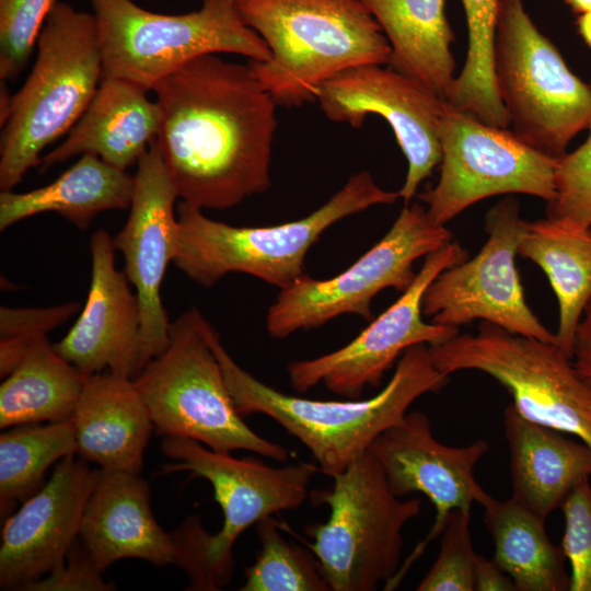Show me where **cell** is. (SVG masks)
Segmentation results:
<instances>
[{
  "label": "cell",
  "mask_w": 591,
  "mask_h": 591,
  "mask_svg": "<svg viewBox=\"0 0 591 591\" xmlns=\"http://www.w3.org/2000/svg\"><path fill=\"white\" fill-rule=\"evenodd\" d=\"M256 532L260 549L241 591H331L315 556L286 540L273 515L258 521Z\"/></svg>",
  "instance_id": "1f68e13d"
},
{
  "label": "cell",
  "mask_w": 591,
  "mask_h": 591,
  "mask_svg": "<svg viewBox=\"0 0 591 591\" xmlns=\"http://www.w3.org/2000/svg\"><path fill=\"white\" fill-rule=\"evenodd\" d=\"M96 19L102 79L117 78L146 90L189 61L237 54L266 61L270 51L242 20L236 0H202L198 10L163 14L132 0H90Z\"/></svg>",
  "instance_id": "9c48e42d"
},
{
  "label": "cell",
  "mask_w": 591,
  "mask_h": 591,
  "mask_svg": "<svg viewBox=\"0 0 591 591\" xmlns=\"http://www.w3.org/2000/svg\"><path fill=\"white\" fill-rule=\"evenodd\" d=\"M269 48L247 63L277 105L315 102L320 86L361 65H389L391 46L360 0H236Z\"/></svg>",
  "instance_id": "3957f363"
},
{
  "label": "cell",
  "mask_w": 591,
  "mask_h": 591,
  "mask_svg": "<svg viewBox=\"0 0 591 591\" xmlns=\"http://www.w3.org/2000/svg\"><path fill=\"white\" fill-rule=\"evenodd\" d=\"M92 270L80 316L55 350L86 375L135 379L142 370L141 311L126 274L115 267L113 237L97 230L90 242Z\"/></svg>",
  "instance_id": "ffe728a7"
},
{
  "label": "cell",
  "mask_w": 591,
  "mask_h": 591,
  "mask_svg": "<svg viewBox=\"0 0 591 591\" xmlns=\"http://www.w3.org/2000/svg\"><path fill=\"white\" fill-rule=\"evenodd\" d=\"M517 253L546 275L558 303L556 344L573 358L577 328L591 301L590 228L568 219H521Z\"/></svg>",
  "instance_id": "d4e9b609"
},
{
  "label": "cell",
  "mask_w": 591,
  "mask_h": 591,
  "mask_svg": "<svg viewBox=\"0 0 591 591\" xmlns=\"http://www.w3.org/2000/svg\"><path fill=\"white\" fill-rule=\"evenodd\" d=\"M475 591H517L512 579L494 559L477 555Z\"/></svg>",
  "instance_id": "f35d334b"
},
{
  "label": "cell",
  "mask_w": 591,
  "mask_h": 591,
  "mask_svg": "<svg viewBox=\"0 0 591 591\" xmlns=\"http://www.w3.org/2000/svg\"><path fill=\"white\" fill-rule=\"evenodd\" d=\"M453 241L420 204L405 205L386 234L341 274L329 279L306 275L280 289L269 306L266 328L274 338L316 328L341 314L373 320L371 301L382 290L405 291L414 263Z\"/></svg>",
  "instance_id": "7c38bea8"
},
{
  "label": "cell",
  "mask_w": 591,
  "mask_h": 591,
  "mask_svg": "<svg viewBox=\"0 0 591 591\" xmlns=\"http://www.w3.org/2000/svg\"><path fill=\"white\" fill-rule=\"evenodd\" d=\"M208 337L237 412L275 420L308 448L320 472L329 477L344 472L382 432L398 424L417 398L449 383L450 375L434 366L428 345L419 344L405 350L391 380L374 396L310 399L282 393L241 368L212 325Z\"/></svg>",
  "instance_id": "7a4b0ae2"
},
{
  "label": "cell",
  "mask_w": 591,
  "mask_h": 591,
  "mask_svg": "<svg viewBox=\"0 0 591 591\" xmlns=\"http://www.w3.org/2000/svg\"><path fill=\"white\" fill-rule=\"evenodd\" d=\"M489 444L479 439L464 447L439 442L432 434L429 417L419 410L408 412L395 426L382 432L369 451L382 466L392 491L398 497L413 493L425 495L436 509L427 535L414 547L384 590L395 589L427 546L441 535L450 513L472 510L491 497L474 475L478 461Z\"/></svg>",
  "instance_id": "e0dca14e"
},
{
  "label": "cell",
  "mask_w": 591,
  "mask_h": 591,
  "mask_svg": "<svg viewBox=\"0 0 591 591\" xmlns=\"http://www.w3.org/2000/svg\"><path fill=\"white\" fill-rule=\"evenodd\" d=\"M428 347L442 373L483 372L509 392L522 417L591 448V379L556 343L482 322L475 334L459 333Z\"/></svg>",
  "instance_id": "8fae6325"
},
{
  "label": "cell",
  "mask_w": 591,
  "mask_h": 591,
  "mask_svg": "<svg viewBox=\"0 0 591 591\" xmlns=\"http://www.w3.org/2000/svg\"><path fill=\"white\" fill-rule=\"evenodd\" d=\"M130 212L113 237L124 256L126 274L135 287L141 311L142 369L169 344L171 323L161 299L166 267L173 262L178 198L155 140L137 163Z\"/></svg>",
  "instance_id": "ac0fdd59"
},
{
  "label": "cell",
  "mask_w": 591,
  "mask_h": 591,
  "mask_svg": "<svg viewBox=\"0 0 591 591\" xmlns=\"http://www.w3.org/2000/svg\"><path fill=\"white\" fill-rule=\"evenodd\" d=\"M438 136L439 181L418 195L433 222L445 225L496 195L526 194L546 202L554 198L557 159L525 144L508 128L487 125L445 101Z\"/></svg>",
  "instance_id": "4fadbf2b"
},
{
  "label": "cell",
  "mask_w": 591,
  "mask_h": 591,
  "mask_svg": "<svg viewBox=\"0 0 591 591\" xmlns=\"http://www.w3.org/2000/svg\"><path fill=\"white\" fill-rule=\"evenodd\" d=\"M94 474L82 457H63L49 480L5 520L0 546L1 589L22 590L62 564L79 537Z\"/></svg>",
  "instance_id": "d6986e66"
},
{
  "label": "cell",
  "mask_w": 591,
  "mask_h": 591,
  "mask_svg": "<svg viewBox=\"0 0 591 591\" xmlns=\"http://www.w3.org/2000/svg\"><path fill=\"white\" fill-rule=\"evenodd\" d=\"M398 198V192L381 188L369 172L361 171L312 213L276 225H231L181 201L173 263L189 279L207 288L230 273H243L283 289L305 275V256L328 228L372 206L394 204Z\"/></svg>",
  "instance_id": "5b68a950"
},
{
  "label": "cell",
  "mask_w": 591,
  "mask_h": 591,
  "mask_svg": "<svg viewBox=\"0 0 591 591\" xmlns=\"http://www.w3.org/2000/svg\"><path fill=\"white\" fill-rule=\"evenodd\" d=\"M57 0H0V78L14 79L25 67Z\"/></svg>",
  "instance_id": "836d02e7"
},
{
  "label": "cell",
  "mask_w": 591,
  "mask_h": 591,
  "mask_svg": "<svg viewBox=\"0 0 591 591\" xmlns=\"http://www.w3.org/2000/svg\"><path fill=\"white\" fill-rule=\"evenodd\" d=\"M85 548L76 540L62 564L47 577L27 583V591H108L114 586L104 580Z\"/></svg>",
  "instance_id": "8d00e7d4"
},
{
  "label": "cell",
  "mask_w": 591,
  "mask_h": 591,
  "mask_svg": "<svg viewBox=\"0 0 591 591\" xmlns=\"http://www.w3.org/2000/svg\"><path fill=\"white\" fill-rule=\"evenodd\" d=\"M484 523L495 545L494 560L512 579L517 591L568 590L561 547L545 530V519L512 497L493 496L483 506Z\"/></svg>",
  "instance_id": "f1b7e54d"
},
{
  "label": "cell",
  "mask_w": 591,
  "mask_h": 591,
  "mask_svg": "<svg viewBox=\"0 0 591 591\" xmlns=\"http://www.w3.org/2000/svg\"><path fill=\"white\" fill-rule=\"evenodd\" d=\"M89 376L38 337L0 385V428L71 418Z\"/></svg>",
  "instance_id": "83f0119b"
},
{
  "label": "cell",
  "mask_w": 591,
  "mask_h": 591,
  "mask_svg": "<svg viewBox=\"0 0 591 591\" xmlns=\"http://www.w3.org/2000/svg\"><path fill=\"white\" fill-rule=\"evenodd\" d=\"M391 46L389 66L407 74L442 99L455 79L451 46L454 33L444 0H360Z\"/></svg>",
  "instance_id": "484cf974"
},
{
  "label": "cell",
  "mask_w": 591,
  "mask_h": 591,
  "mask_svg": "<svg viewBox=\"0 0 591 591\" xmlns=\"http://www.w3.org/2000/svg\"><path fill=\"white\" fill-rule=\"evenodd\" d=\"M77 454L101 468L139 474L153 422L134 380L90 375L71 416Z\"/></svg>",
  "instance_id": "603a6c76"
},
{
  "label": "cell",
  "mask_w": 591,
  "mask_h": 591,
  "mask_svg": "<svg viewBox=\"0 0 591 591\" xmlns=\"http://www.w3.org/2000/svg\"><path fill=\"white\" fill-rule=\"evenodd\" d=\"M152 90L155 142L182 201L223 210L270 187L277 103L248 65L205 55Z\"/></svg>",
  "instance_id": "6da1fadb"
},
{
  "label": "cell",
  "mask_w": 591,
  "mask_h": 591,
  "mask_svg": "<svg viewBox=\"0 0 591 591\" xmlns=\"http://www.w3.org/2000/svg\"><path fill=\"white\" fill-rule=\"evenodd\" d=\"M79 541L101 571L125 558L175 564L172 535L157 522L148 484L136 473L95 468Z\"/></svg>",
  "instance_id": "44dd1931"
},
{
  "label": "cell",
  "mask_w": 591,
  "mask_h": 591,
  "mask_svg": "<svg viewBox=\"0 0 591 591\" xmlns=\"http://www.w3.org/2000/svg\"><path fill=\"white\" fill-rule=\"evenodd\" d=\"M0 434V508L5 515L43 486L47 468L77 454L71 418L46 425L24 424Z\"/></svg>",
  "instance_id": "f546056e"
},
{
  "label": "cell",
  "mask_w": 591,
  "mask_h": 591,
  "mask_svg": "<svg viewBox=\"0 0 591 591\" xmlns=\"http://www.w3.org/2000/svg\"><path fill=\"white\" fill-rule=\"evenodd\" d=\"M577 31L586 45L591 48V13L578 15L576 20Z\"/></svg>",
  "instance_id": "b9f144b4"
},
{
  "label": "cell",
  "mask_w": 591,
  "mask_h": 591,
  "mask_svg": "<svg viewBox=\"0 0 591 591\" xmlns=\"http://www.w3.org/2000/svg\"><path fill=\"white\" fill-rule=\"evenodd\" d=\"M162 453L174 463L164 473L187 471L207 479L223 513L222 528L210 534L197 515L171 532L175 564L189 578V590L218 591L231 581L233 546L237 537L262 519L298 509L306 500L317 464L268 466L253 459H236L189 438L166 436Z\"/></svg>",
  "instance_id": "277c9868"
},
{
  "label": "cell",
  "mask_w": 591,
  "mask_h": 591,
  "mask_svg": "<svg viewBox=\"0 0 591 591\" xmlns=\"http://www.w3.org/2000/svg\"><path fill=\"white\" fill-rule=\"evenodd\" d=\"M573 361L577 368L591 379V301L584 310L577 328L573 345Z\"/></svg>",
  "instance_id": "ab89813d"
},
{
  "label": "cell",
  "mask_w": 591,
  "mask_h": 591,
  "mask_svg": "<svg viewBox=\"0 0 591 591\" xmlns=\"http://www.w3.org/2000/svg\"><path fill=\"white\" fill-rule=\"evenodd\" d=\"M467 24V54L445 99L480 121L509 128L494 77V47L499 0H460Z\"/></svg>",
  "instance_id": "4dcf8cb0"
},
{
  "label": "cell",
  "mask_w": 591,
  "mask_h": 591,
  "mask_svg": "<svg viewBox=\"0 0 591 591\" xmlns=\"http://www.w3.org/2000/svg\"><path fill=\"white\" fill-rule=\"evenodd\" d=\"M210 326L195 308L182 313L171 323L164 351L134 379L155 431L219 452L244 450L286 462L288 450L257 434L235 408L209 343Z\"/></svg>",
  "instance_id": "52a82bcc"
},
{
  "label": "cell",
  "mask_w": 591,
  "mask_h": 591,
  "mask_svg": "<svg viewBox=\"0 0 591 591\" xmlns=\"http://www.w3.org/2000/svg\"><path fill=\"white\" fill-rule=\"evenodd\" d=\"M147 91L128 80L102 79L66 140L42 157L43 169L82 154L96 155L121 170L137 165L160 126L159 106Z\"/></svg>",
  "instance_id": "7402d4cb"
},
{
  "label": "cell",
  "mask_w": 591,
  "mask_h": 591,
  "mask_svg": "<svg viewBox=\"0 0 591 591\" xmlns=\"http://www.w3.org/2000/svg\"><path fill=\"white\" fill-rule=\"evenodd\" d=\"M0 95V125L2 127L9 118L13 96L8 90L4 80H1Z\"/></svg>",
  "instance_id": "60d3db41"
},
{
  "label": "cell",
  "mask_w": 591,
  "mask_h": 591,
  "mask_svg": "<svg viewBox=\"0 0 591 591\" xmlns=\"http://www.w3.org/2000/svg\"><path fill=\"white\" fill-rule=\"evenodd\" d=\"M332 478L329 489L311 493L329 514L305 526L308 545L331 591H374L397 572L403 529L419 515L421 501L396 496L369 450Z\"/></svg>",
  "instance_id": "ba28073f"
},
{
  "label": "cell",
  "mask_w": 591,
  "mask_h": 591,
  "mask_svg": "<svg viewBox=\"0 0 591 591\" xmlns=\"http://www.w3.org/2000/svg\"><path fill=\"white\" fill-rule=\"evenodd\" d=\"M135 177L96 155L80 159L50 184L25 193L1 190L0 230L43 212H56L79 229L106 210L130 207Z\"/></svg>",
  "instance_id": "4316f807"
},
{
  "label": "cell",
  "mask_w": 591,
  "mask_h": 591,
  "mask_svg": "<svg viewBox=\"0 0 591 591\" xmlns=\"http://www.w3.org/2000/svg\"><path fill=\"white\" fill-rule=\"evenodd\" d=\"M587 130L577 149L557 158L555 196L546 202V217L591 228V125Z\"/></svg>",
  "instance_id": "e575fe53"
},
{
  "label": "cell",
  "mask_w": 591,
  "mask_h": 591,
  "mask_svg": "<svg viewBox=\"0 0 591 591\" xmlns=\"http://www.w3.org/2000/svg\"><path fill=\"white\" fill-rule=\"evenodd\" d=\"M80 309L79 302H70L49 308L0 309V336H20L35 339L65 323Z\"/></svg>",
  "instance_id": "74e56055"
},
{
  "label": "cell",
  "mask_w": 591,
  "mask_h": 591,
  "mask_svg": "<svg viewBox=\"0 0 591 591\" xmlns=\"http://www.w3.org/2000/svg\"><path fill=\"white\" fill-rule=\"evenodd\" d=\"M37 55L13 94L0 139V188L12 190L40 164L46 147L69 132L102 81L94 14L57 2L38 36Z\"/></svg>",
  "instance_id": "8992f818"
},
{
  "label": "cell",
  "mask_w": 591,
  "mask_h": 591,
  "mask_svg": "<svg viewBox=\"0 0 591 591\" xmlns=\"http://www.w3.org/2000/svg\"><path fill=\"white\" fill-rule=\"evenodd\" d=\"M590 231H591V228H590Z\"/></svg>",
  "instance_id": "ee69618b"
},
{
  "label": "cell",
  "mask_w": 591,
  "mask_h": 591,
  "mask_svg": "<svg viewBox=\"0 0 591 591\" xmlns=\"http://www.w3.org/2000/svg\"><path fill=\"white\" fill-rule=\"evenodd\" d=\"M520 205L513 197L486 215L488 237L472 258L441 271L427 287L422 313L430 322L460 326L480 320L512 334L556 343L530 309L515 266Z\"/></svg>",
  "instance_id": "9a60e30c"
},
{
  "label": "cell",
  "mask_w": 591,
  "mask_h": 591,
  "mask_svg": "<svg viewBox=\"0 0 591 591\" xmlns=\"http://www.w3.org/2000/svg\"><path fill=\"white\" fill-rule=\"evenodd\" d=\"M494 77L512 132L541 153L563 157L590 127L591 84L570 70L523 0H499Z\"/></svg>",
  "instance_id": "30bf717a"
},
{
  "label": "cell",
  "mask_w": 591,
  "mask_h": 591,
  "mask_svg": "<svg viewBox=\"0 0 591 591\" xmlns=\"http://www.w3.org/2000/svg\"><path fill=\"white\" fill-rule=\"evenodd\" d=\"M570 10L578 15L591 13V0H564Z\"/></svg>",
  "instance_id": "7bdbcfd3"
},
{
  "label": "cell",
  "mask_w": 591,
  "mask_h": 591,
  "mask_svg": "<svg viewBox=\"0 0 591 591\" xmlns=\"http://www.w3.org/2000/svg\"><path fill=\"white\" fill-rule=\"evenodd\" d=\"M561 549L569 563V591H591V485L578 483L564 499Z\"/></svg>",
  "instance_id": "d590c367"
},
{
  "label": "cell",
  "mask_w": 591,
  "mask_h": 591,
  "mask_svg": "<svg viewBox=\"0 0 591 591\" xmlns=\"http://www.w3.org/2000/svg\"><path fill=\"white\" fill-rule=\"evenodd\" d=\"M467 258V251L454 241L427 255L410 286L349 344L316 358L291 362L288 374L292 389L304 393L322 383L335 394L359 399L367 387L380 385L408 348L457 335V326L422 320V297L441 271Z\"/></svg>",
  "instance_id": "5bb4252c"
},
{
  "label": "cell",
  "mask_w": 591,
  "mask_h": 591,
  "mask_svg": "<svg viewBox=\"0 0 591 591\" xmlns=\"http://www.w3.org/2000/svg\"><path fill=\"white\" fill-rule=\"evenodd\" d=\"M471 511L453 510L441 533L436 561L416 587L418 591H475L477 555L470 531Z\"/></svg>",
  "instance_id": "d6a6232c"
},
{
  "label": "cell",
  "mask_w": 591,
  "mask_h": 591,
  "mask_svg": "<svg viewBox=\"0 0 591 591\" xmlns=\"http://www.w3.org/2000/svg\"><path fill=\"white\" fill-rule=\"evenodd\" d=\"M316 102L328 119L354 128L361 127L370 114L390 124L407 160V174L398 190L405 205L441 162L438 127L445 100L389 65L341 71L320 86Z\"/></svg>",
  "instance_id": "2e32d148"
},
{
  "label": "cell",
  "mask_w": 591,
  "mask_h": 591,
  "mask_svg": "<svg viewBox=\"0 0 591 591\" xmlns=\"http://www.w3.org/2000/svg\"><path fill=\"white\" fill-rule=\"evenodd\" d=\"M510 450L512 498L543 519L591 476V448L561 431L522 417L510 403L503 413Z\"/></svg>",
  "instance_id": "cb8c5ba5"
}]
</instances>
